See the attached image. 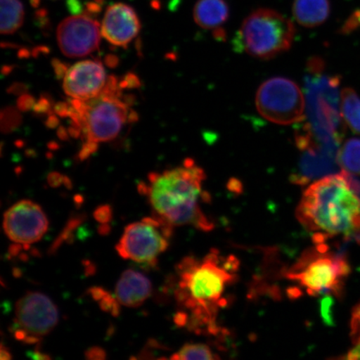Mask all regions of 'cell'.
Segmentation results:
<instances>
[{"label":"cell","instance_id":"cell-1","mask_svg":"<svg viewBox=\"0 0 360 360\" xmlns=\"http://www.w3.org/2000/svg\"><path fill=\"white\" fill-rule=\"evenodd\" d=\"M240 262L212 250L204 257H187L176 268L174 297L180 311L178 326L198 334L217 335L219 314L228 304L227 292L237 280Z\"/></svg>","mask_w":360,"mask_h":360},{"label":"cell","instance_id":"cell-2","mask_svg":"<svg viewBox=\"0 0 360 360\" xmlns=\"http://www.w3.org/2000/svg\"><path fill=\"white\" fill-rule=\"evenodd\" d=\"M344 172L316 180L306 188L296 210L297 219L311 233L315 244L338 236H360V197Z\"/></svg>","mask_w":360,"mask_h":360},{"label":"cell","instance_id":"cell-3","mask_svg":"<svg viewBox=\"0 0 360 360\" xmlns=\"http://www.w3.org/2000/svg\"><path fill=\"white\" fill-rule=\"evenodd\" d=\"M206 179L204 169L188 159L179 167L148 175V184L139 188L146 193L154 210V217L170 225H192L202 231H210L214 224L202 209L210 200L202 190Z\"/></svg>","mask_w":360,"mask_h":360},{"label":"cell","instance_id":"cell-4","mask_svg":"<svg viewBox=\"0 0 360 360\" xmlns=\"http://www.w3.org/2000/svg\"><path fill=\"white\" fill-rule=\"evenodd\" d=\"M121 89L118 80L110 76L97 97L71 101L69 116L74 121L75 129L82 131L85 143L97 146L112 141L126 124L136 120V114L121 100Z\"/></svg>","mask_w":360,"mask_h":360},{"label":"cell","instance_id":"cell-5","mask_svg":"<svg viewBox=\"0 0 360 360\" xmlns=\"http://www.w3.org/2000/svg\"><path fill=\"white\" fill-rule=\"evenodd\" d=\"M319 58H310L304 78L305 123L322 141H341L340 78L326 75Z\"/></svg>","mask_w":360,"mask_h":360},{"label":"cell","instance_id":"cell-6","mask_svg":"<svg viewBox=\"0 0 360 360\" xmlns=\"http://www.w3.org/2000/svg\"><path fill=\"white\" fill-rule=\"evenodd\" d=\"M295 34V25L287 17L270 8H259L243 22L233 46L238 52L269 60L289 51Z\"/></svg>","mask_w":360,"mask_h":360},{"label":"cell","instance_id":"cell-7","mask_svg":"<svg viewBox=\"0 0 360 360\" xmlns=\"http://www.w3.org/2000/svg\"><path fill=\"white\" fill-rule=\"evenodd\" d=\"M350 273L348 261L343 256L328 252L325 243L301 256L287 272L294 281L312 296L340 294Z\"/></svg>","mask_w":360,"mask_h":360},{"label":"cell","instance_id":"cell-8","mask_svg":"<svg viewBox=\"0 0 360 360\" xmlns=\"http://www.w3.org/2000/svg\"><path fill=\"white\" fill-rule=\"evenodd\" d=\"M256 108L270 122L289 125L305 118V97L295 81L285 77L269 79L258 89Z\"/></svg>","mask_w":360,"mask_h":360},{"label":"cell","instance_id":"cell-9","mask_svg":"<svg viewBox=\"0 0 360 360\" xmlns=\"http://www.w3.org/2000/svg\"><path fill=\"white\" fill-rule=\"evenodd\" d=\"M173 228L155 217L130 224L125 228L116 250L121 258L155 266L158 257L167 250Z\"/></svg>","mask_w":360,"mask_h":360},{"label":"cell","instance_id":"cell-10","mask_svg":"<svg viewBox=\"0 0 360 360\" xmlns=\"http://www.w3.org/2000/svg\"><path fill=\"white\" fill-rule=\"evenodd\" d=\"M295 139L301 155L298 166L290 177L292 184L306 186L339 170L340 142L319 141L304 124L296 130Z\"/></svg>","mask_w":360,"mask_h":360},{"label":"cell","instance_id":"cell-11","mask_svg":"<svg viewBox=\"0 0 360 360\" xmlns=\"http://www.w3.org/2000/svg\"><path fill=\"white\" fill-rule=\"evenodd\" d=\"M58 322L53 301L42 292H28L16 303L13 334L18 340L34 344L51 333Z\"/></svg>","mask_w":360,"mask_h":360},{"label":"cell","instance_id":"cell-12","mask_svg":"<svg viewBox=\"0 0 360 360\" xmlns=\"http://www.w3.org/2000/svg\"><path fill=\"white\" fill-rule=\"evenodd\" d=\"M101 25L90 13L66 18L57 29L58 47L70 58L89 55L100 46Z\"/></svg>","mask_w":360,"mask_h":360},{"label":"cell","instance_id":"cell-13","mask_svg":"<svg viewBox=\"0 0 360 360\" xmlns=\"http://www.w3.org/2000/svg\"><path fill=\"white\" fill-rule=\"evenodd\" d=\"M49 221L41 207L30 200L16 202L4 216L6 236L18 245L37 243L47 232Z\"/></svg>","mask_w":360,"mask_h":360},{"label":"cell","instance_id":"cell-14","mask_svg":"<svg viewBox=\"0 0 360 360\" xmlns=\"http://www.w3.org/2000/svg\"><path fill=\"white\" fill-rule=\"evenodd\" d=\"M107 76L101 62L84 60L67 70L63 88L68 96L77 101L96 98L105 89Z\"/></svg>","mask_w":360,"mask_h":360},{"label":"cell","instance_id":"cell-15","mask_svg":"<svg viewBox=\"0 0 360 360\" xmlns=\"http://www.w3.org/2000/svg\"><path fill=\"white\" fill-rule=\"evenodd\" d=\"M141 24L134 8L123 3L112 4L103 15L101 34L108 42L126 47L136 37Z\"/></svg>","mask_w":360,"mask_h":360},{"label":"cell","instance_id":"cell-16","mask_svg":"<svg viewBox=\"0 0 360 360\" xmlns=\"http://www.w3.org/2000/svg\"><path fill=\"white\" fill-rule=\"evenodd\" d=\"M152 290V283L145 274L128 269L117 283L115 298L125 307L137 308L150 298Z\"/></svg>","mask_w":360,"mask_h":360},{"label":"cell","instance_id":"cell-17","mask_svg":"<svg viewBox=\"0 0 360 360\" xmlns=\"http://www.w3.org/2000/svg\"><path fill=\"white\" fill-rule=\"evenodd\" d=\"M229 8L225 0H198L193 8V20L202 29L214 30L216 36H224L222 27L227 22Z\"/></svg>","mask_w":360,"mask_h":360},{"label":"cell","instance_id":"cell-18","mask_svg":"<svg viewBox=\"0 0 360 360\" xmlns=\"http://www.w3.org/2000/svg\"><path fill=\"white\" fill-rule=\"evenodd\" d=\"M330 13L328 0H295L292 15L305 28H315L326 21Z\"/></svg>","mask_w":360,"mask_h":360},{"label":"cell","instance_id":"cell-19","mask_svg":"<svg viewBox=\"0 0 360 360\" xmlns=\"http://www.w3.org/2000/svg\"><path fill=\"white\" fill-rule=\"evenodd\" d=\"M1 18L0 29L2 34H11L20 28L24 22V6L20 0H0Z\"/></svg>","mask_w":360,"mask_h":360},{"label":"cell","instance_id":"cell-20","mask_svg":"<svg viewBox=\"0 0 360 360\" xmlns=\"http://www.w3.org/2000/svg\"><path fill=\"white\" fill-rule=\"evenodd\" d=\"M342 118L355 134H360V98L352 89H345L341 94Z\"/></svg>","mask_w":360,"mask_h":360},{"label":"cell","instance_id":"cell-21","mask_svg":"<svg viewBox=\"0 0 360 360\" xmlns=\"http://www.w3.org/2000/svg\"><path fill=\"white\" fill-rule=\"evenodd\" d=\"M338 162L344 172L360 176V138L350 139L340 147Z\"/></svg>","mask_w":360,"mask_h":360},{"label":"cell","instance_id":"cell-22","mask_svg":"<svg viewBox=\"0 0 360 360\" xmlns=\"http://www.w3.org/2000/svg\"><path fill=\"white\" fill-rule=\"evenodd\" d=\"M170 359L174 360H214L219 358L210 349L209 345L204 344H187L184 345L178 352L174 354Z\"/></svg>","mask_w":360,"mask_h":360},{"label":"cell","instance_id":"cell-23","mask_svg":"<svg viewBox=\"0 0 360 360\" xmlns=\"http://www.w3.org/2000/svg\"><path fill=\"white\" fill-rule=\"evenodd\" d=\"M350 335L354 348L346 356L348 359H360V304L354 308L350 323Z\"/></svg>","mask_w":360,"mask_h":360},{"label":"cell","instance_id":"cell-24","mask_svg":"<svg viewBox=\"0 0 360 360\" xmlns=\"http://www.w3.org/2000/svg\"><path fill=\"white\" fill-rule=\"evenodd\" d=\"M21 117L16 110L12 108H7L2 112V130L3 132H10L20 124Z\"/></svg>","mask_w":360,"mask_h":360},{"label":"cell","instance_id":"cell-25","mask_svg":"<svg viewBox=\"0 0 360 360\" xmlns=\"http://www.w3.org/2000/svg\"><path fill=\"white\" fill-rule=\"evenodd\" d=\"M100 302L101 307L106 312H110L114 316H117L120 314L119 301L115 299L111 295L108 294L106 292L101 300H98Z\"/></svg>","mask_w":360,"mask_h":360},{"label":"cell","instance_id":"cell-26","mask_svg":"<svg viewBox=\"0 0 360 360\" xmlns=\"http://www.w3.org/2000/svg\"><path fill=\"white\" fill-rule=\"evenodd\" d=\"M94 218L103 224L109 223L112 219V210L109 205H103L96 210Z\"/></svg>","mask_w":360,"mask_h":360},{"label":"cell","instance_id":"cell-27","mask_svg":"<svg viewBox=\"0 0 360 360\" xmlns=\"http://www.w3.org/2000/svg\"><path fill=\"white\" fill-rule=\"evenodd\" d=\"M85 356L90 360H103L106 359V352L101 347H92L86 351Z\"/></svg>","mask_w":360,"mask_h":360},{"label":"cell","instance_id":"cell-28","mask_svg":"<svg viewBox=\"0 0 360 360\" xmlns=\"http://www.w3.org/2000/svg\"><path fill=\"white\" fill-rule=\"evenodd\" d=\"M18 107L22 111L30 110L34 107V100L32 96L25 94L20 97L19 101H18Z\"/></svg>","mask_w":360,"mask_h":360},{"label":"cell","instance_id":"cell-29","mask_svg":"<svg viewBox=\"0 0 360 360\" xmlns=\"http://www.w3.org/2000/svg\"><path fill=\"white\" fill-rule=\"evenodd\" d=\"M120 85L121 88L139 86V81L136 76L128 75L124 80L121 81Z\"/></svg>","mask_w":360,"mask_h":360},{"label":"cell","instance_id":"cell-30","mask_svg":"<svg viewBox=\"0 0 360 360\" xmlns=\"http://www.w3.org/2000/svg\"><path fill=\"white\" fill-rule=\"evenodd\" d=\"M65 181V179L63 178L62 175L57 173H52L49 176V183L51 186L56 187L60 186L63 182Z\"/></svg>","mask_w":360,"mask_h":360},{"label":"cell","instance_id":"cell-31","mask_svg":"<svg viewBox=\"0 0 360 360\" xmlns=\"http://www.w3.org/2000/svg\"><path fill=\"white\" fill-rule=\"evenodd\" d=\"M49 108V101L46 98L44 100L40 101L37 105L34 107V109L36 112H43L48 111Z\"/></svg>","mask_w":360,"mask_h":360},{"label":"cell","instance_id":"cell-32","mask_svg":"<svg viewBox=\"0 0 360 360\" xmlns=\"http://www.w3.org/2000/svg\"><path fill=\"white\" fill-rule=\"evenodd\" d=\"M0 359H1V360H8V359H12L11 353L8 352V349H6L4 345L1 346V352H0Z\"/></svg>","mask_w":360,"mask_h":360},{"label":"cell","instance_id":"cell-33","mask_svg":"<svg viewBox=\"0 0 360 360\" xmlns=\"http://www.w3.org/2000/svg\"><path fill=\"white\" fill-rule=\"evenodd\" d=\"M35 1H37V0H34V3Z\"/></svg>","mask_w":360,"mask_h":360}]
</instances>
